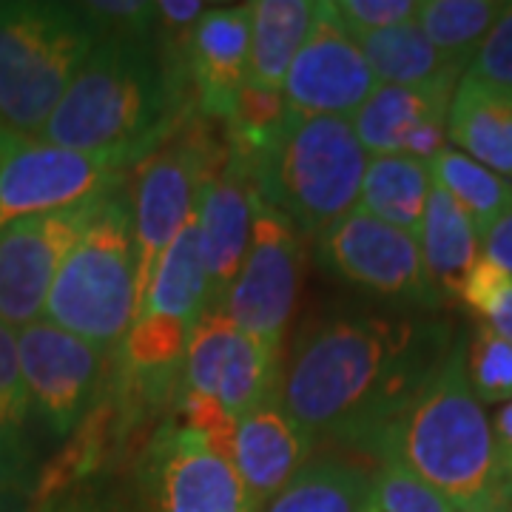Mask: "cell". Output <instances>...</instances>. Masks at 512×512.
<instances>
[{
    "label": "cell",
    "instance_id": "cell-11",
    "mask_svg": "<svg viewBox=\"0 0 512 512\" xmlns=\"http://www.w3.org/2000/svg\"><path fill=\"white\" fill-rule=\"evenodd\" d=\"M316 259L325 271L384 302L441 305L424 274L419 239L359 208L316 239Z\"/></svg>",
    "mask_w": 512,
    "mask_h": 512
},
{
    "label": "cell",
    "instance_id": "cell-41",
    "mask_svg": "<svg viewBox=\"0 0 512 512\" xmlns=\"http://www.w3.org/2000/svg\"><path fill=\"white\" fill-rule=\"evenodd\" d=\"M20 137H15V134H6V131H0V165H3V160H6V154L15 148V143H18Z\"/></svg>",
    "mask_w": 512,
    "mask_h": 512
},
{
    "label": "cell",
    "instance_id": "cell-38",
    "mask_svg": "<svg viewBox=\"0 0 512 512\" xmlns=\"http://www.w3.org/2000/svg\"><path fill=\"white\" fill-rule=\"evenodd\" d=\"M493 439H495V456L498 467L504 473V481L512 490V402H507L498 416L493 419Z\"/></svg>",
    "mask_w": 512,
    "mask_h": 512
},
{
    "label": "cell",
    "instance_id": "cell-19",
    "mask_svg": "<svg viewBox=\"0 0 512 512\" xmlns=\"http://www.w3.org/2000/svg\"><path fill=\"white\" fill-rule=\"evenodd\" d=\"M456 86H387L379 83L353 117V131L367 157H404L410 137L427 123L447 120Z\"/></svg>",
    "mask_w": 512,
    "mask_h": 512
},
{
    "label": "cell",
    "instance_id": "cell-6",
    "mask_svg": "<svg viewBox=\"0 0 512 512\" xmlns=\"http://www.w3.org/2000/svg\"><path fill=\"white\" fill-rule=\"evenodd\" d=\"M46 322L97 348L123 345L137 316V237L131 180L111 191L63 259L49 291Z\"/></svg>",
    "mask_w": 512,
    "mask_h": 512
},
{
    "label": "cell",
    "instance_id": "cell-36",
    "mask_svg": "<svg viewBox=\"0 0 512 512\" xmlns=\"http://www.w3.org/2000/svg\"><path fill=\"white\" fill-rule=\"evenodd\" d=\"M512 282V276L507 271H501L495 262L490 259H478L476 268L470 271V276L464 279V288H461V302L470 308V311H476L478 316H484L487 319V313L493 311L495 302L501 299V293L507 291V285Z\"/></svg>",
    "mask_w": 512,
    "mask_h": 512
},
{
    "label": "cell",
    "instance_id": "cell-37",
    "mask_svg": "<svg viewBox=\"0 0 512 512\" xmlns=\"http://www.w3.org/2000/svg\"><path fill=\"white\" fill-rule=\"evenodd\" d=\"M481 256L495 262L501 271L512 276V205L504 211V217L481 237Z\"/></svg>",
    "mask_w": 512,
    "mask_h": 512
},
{
    "label": "cell",
    "instance_id": "cell-20",
    "mask_svg": "<svg viewBox=\"0 0 512 512\" xmlns=\"http://www.w3.org/2000/svg\"><path fill=\"white\" fill-rule=\"evenodd\" d=\"M447 140L461 154L512 180V94L464 74L447 111Z\"/></svg>",
    "mask_w": 512,
    "mask_h": 512
},
{
    "label": "cell",
    "instance_id": "cell-10",
    "mask_svg": "<svg viewBox=\"0 0 512 512\" xmlns=\"http://www.w3.org/2000/svg\"><path fill=\"white\" fill-rule=\"evenodd\" d=\"M302 279V237L291 222L256 194L251 242L222 313L242 333L279 348L296 311Z\"/></svg>",
    "mask_w": 512,
    "mask_h": 512
},
{
    "label": "cell",
    "instance_id": "cell-18",
    "mask_svg": "<svg viewBox=\"0 0 512 512\" xmlns=\"http://www.w3.org/2000/svg\"><path fill=\"white\" fill-rule=\"evenodd\" d=\"M311 447V436L276 396L237 419L231 464L262 510L305 467Z\"/></svg>",
    "mask_w": 512,
    "mask_h": 512
},
{
    "label": "cell",
    "instance_id": "cell-27",
    "mask_svg": "<svg viewBox=\"0 0 512 512\" xmlns=\"http://www.w3.org/2000/svg\"><path fill=\"white\" fill-rule=\"evenodd\" d=\"M370 476L353 461L319 456L279 490L259 512H365Z\"/></svg>",
    "mask_w": 512,
    "mask_h": 512
},
{
    "label": "cell",
    "instance_id": "cell-43",
    "mask_svg": "<svg viewBox=\"0 0 512 512\" xmlns=\"http://www.w3.org/2000/svg\"><path fill=\"white\" fill-rule=\"evenodd\" d=\"M365 512H373V510H370V504H367V507H365Z\"/></svg>",
    "mask_w": 512,
    "mask_h": 512
},
{
    "label": "cell",
    "instance_id": "cell-35",
    "mask_svg": "<svg viewBox=\"0 0 512 512\" xmlns=\"http://www.w3.org/2000/svg\"><path fill=\"white\" fill-rule=\"evenodd\" d=\"M32 512H128V495L106 481H89L69 493L57 495L52 501L32 507Z\"/></svg>",
    "mask_w": 512,
    "mask_h": 512
},
{
    "label": "cell",
    "instance_id": "cell-12",
    "mask_svg": "<svg viewBox=\"0 0 512 512\" xmlns=\"http://www.w3.org/2000/svg\"><path fill=\"white\" fill-rule=\"evenodd\" d=\"M128 183V171L86 151L20 137L0 165V228L106 197Z\"/></svg>",
    "mask_w": 512,
    "mask_h": 512
},
{
    "label": "cell",
    "instance_id": "cell-29",
    "mask_svg": "<svg viewBox=\"0 0 512 512\" xmlns=\"http://www.w3.org/2000/svg\"><path fill=\"white\" fill-rule=\"evenodd\" d=\"M430 177L433 185H439L441 191H447L461 205V211L473 220L481 237L512 205V180L484 168L458 148L447 146L441 151L430 163Z\"/></svg>",
    "mask_w": 512,
    "mask_h": 512
},
{
    "label": "cell",
    "instance_id": "cell-9",
    "mask_svg": "<svg viewBox=\"0 0 512 512\" xmlns=\"http://www.w3.org/2000/svg\"><path fill=\"white\" fill-rule=\"evenodd\" d=\"M18 362L32 419L49 439L66 441L103 399L114 353L37 319L18 330Z\"/></svg>",
    "mask_w": 512,
    "mask_h": 512
},
{
    "label": "cell",
    "instance_id": "cell-3",
    "mask_svg": "<svg viewBox=\"0 0 512 512\" xmlns=\"http://www.w3.org/2000/svg\"><path fill=\"white\" fill-rule=\"evenodd\" d=\"M365 453L421 478L453 501L458 512H490L512 504V490L495 456L493 424L467 379L464 339Z\"/></svg>",
    "mask_w": 512,
    "mask_h": 512
},
{
    "label": "cell",
    "instance_id": "cell-2",
    "mask_svg": "<svg viewBox=\"0 0 512 512\" xmlns=\"http://www.w3.org/2000/svg\"><path fill=\"white\" fill-rule=\"evenodd\" d=\"M194 111L191 80L165 60L157 37L97 40L37 140L131 171Z\"/></svg>",
    "mask_w": 512,
    "mask_h": 512
},
{
    "label": "cell",
    "instance_id": "cell-28",
    "mask_svg": "<svg viewBox=\"0 0 512 512\" xmlns=\"http://www.w3.org/2000/svg\"><path fill=\"white\" fill-rule=\"evenodd\" d=\"M501 12V0H421L416 23L436 52L467 74Z\"/></svg>",
    "mask_w": 512,
    "mask_h": 512
},
{
    "label": "cell",
    "instance_id": "cell-32",
    "mask_svg": "<svg viewBox=\"0 0 512 512\" xmlns=\"http://www.w3.org/2000/svg\"><path fill=\"white\" fill-rule=\"evenodd\" d=\"M97 40H143L154 37L157 3L148 0H92L80 3Z\"/></svg>",
    "mask_w": 512,
    "mask_h": 512
},
{
    "label": "cell",
    "instance_id": "cell-30",
    "mask_svg": "<svg viewBox=\"0 0 512 512\" xmlns=\"http://www.w3.org/2000/svg\"><path fill=\"white\" fill-rule=\"evenodd\" d=\"M464 367L478 402H512V345L490 325H481L470 342L464 339Z\"/></svg>",
    "mask_w": 512,
    "mask_h": 512
},
{
    "label": "cell",
    "instance_id": "cell-33",
    "mask_svg": "<svg viewBox=\"0 0 512 512\" xmlns=\"http://www.w3.org/2000/svg\"><path fill=\"white\" fill-rule=\"evenodd\" d=\"M419 0H333L342 26L353 37L384 32L419 18Z\"/></svg>",
    "mask_w": 512,
    "mask_h": 512
},
{
    "label": "cell",
    "instance_id": "cell-40",
    "mask_svg": "<svg viewBox=\"0 0 512 512\" xmlns=\"http://www.w3.org/2000/svg\"><path fill=\"white\" fill-rule=\"evenodd\" d=\"M0 512H32L29 495L6 493V490H0Z\"/></svg>",
    "mask_w": 512,
    "mask_h": 512
},
{
    "label": "cell",
    "instance_id": "cell-23",
    "mask_svg": "<svg viewBox=\"0 0 512 512\" xmlns=\"http://www.w3.org/2000/svg\"><path fill=\"white\" fill-rule=\"evenodd\" d=\"M251 15V66L248 83L259 89L282 92L296 52L311 32L313 0H254Z\"/></svg>",
    "mask_w": 512,
    "mask_h": 512
},
{
    "label": "cell",
    "instance_id": "cell-14",
    "mask_svg": "<svg viewBox=\"0 0 512 512\" xmlns=\"http://www.w3.org/2000/svg\"><path fill=\"white\" fill-rule=\"evenodd\" d=\"M106 197L0 228V325L26 328L43 316L63 259Z\"/></svg>",
    "mask_w": 512,
    "mask_h": 512
},
{
    "label": "cell",
    "instance_id": "cell-17",
    "mask_svg": "<svg viewBox=\"0 0 512 512\" xmlns=\"http://www.w3.org/2000/svg\"><path fill=\"white\" fill-rule=\"evenodd\" d=\"M251 66V15L245 6H211L188 43L194 106L208 120L231 123Z\"/></svg>",
    "mask_w": 512,
    "mask_h": 512
},
{
    "label": "cell",
    "instance_id": "cell-31",
    "mask_svg": "<svg viewBox=\"0 0 512 512\" xmlns=\"http://www.w3.org/2000/svg\"><path fill=\"white\" fill-rule=\"evenodd\" d=\"M367 504L373 512H458L439 490L396 464H379L370 476Z\"/></svg>",
    "mask_w": 512,
    "mask_h": 512
},
{
    "label": "cell",
    "instance_id": "cell-25",
    "mask_svg": "<svg viewBox=\"0 0 512 512\" xmlns=\"http://www.w3.org/2000/svg\"><path fill=\"white\" fill-rule=\"evenodd\" d=\"M205 308H208V285H205L200 254V228L194 214L174 237V242L165 248L137 316L154 313L171 322H180L185 328H194Z\"/></svg>",
    "mask_w": 512,
    "mask_h": 512
},
{
    "label": "cell",
    "instance_id": "cell-1",
    "mask_svg": "<svg viewBox=\"0 0 512 512\" xmlns=\"http://www.w3.org/2000/svg\"><path fill=\"white\" fill-rule=\"evenodd\" d=\"M453 345L450 325L433 316L342 313L302 336L282 370L279 402L313 441L365 453Z\"/></svg>",
    "mask_w": 512,
    "mask_h": 512
},
{
    "label": "cell",
    "instance_id": "cell-21",
    "mask_svg": "<svg viewBox=\"0 0 512 512\" xmlns=\"http://www.w3.org/2000/svg\"><path fill=\"white\" fill-rule=\"evenodd\" d=\"M419 248L424 274L441 299L461 296L464 279L481 259V234L447 191L433 185L430 202L419 228Z\"/></svg>",
    "mask_w": 512,
    "mask_h": 512
},
{
    "label": "cell",
    "instance_id": "cell-13",
    "mask_svg": "<svg viewBox=\"0 0 512 512\" xmlns=\"http://www.w3.org/2000/svg\"><path fill=\"white\" fill-rule=\"evenodd\" d=\"M279 348L256 342L222 311H205L188 336L180 393L217 402L239 419L279 396Z\"/></svg>",
    "mask_w": 512,
    "mask_h": 512
},
{
    "label": "cell",
    "instance_id": "cell-7",
    "mask_svg": "<svg viewBox=\"0 0 512 512\" xmlns=\"http://www.w3.org/2000/svg\"><path fill=\"white\" fill-rule=\"evenodd\" d=\"M228 160L214 120L200 111L188 114L157 151L137 165L131 202L137 237V311L163 259L165 248L197 214V202Z\"/></svg>",
    "mask_w": 512,
    "mask_h": 512
},
{
    "label": "cell",
    "instance_id": "cell-39",
    "mask_svg": "<svg viewBox=\"0 0 512 512\" xmlns=\"http://www.w3.org/2000/svg\"><path fill=\"white\" fill-rule=\"evenodd\" d=\"M484 325H490L501 339H507L512 345V282L507 285V291L501 293V299L495 302L493 311L487 313Z\"/></svg>",
    "mask_w": 512,
    "mask_h": 512
},
{
    "label": "cell",
    "instance_id": "cell-16",
    "mask_svg": "<svg viewBox=\"0 0 512 512\" xmlns=\"http://www.w3.org/2000/svg\"><path fill=\"white\" fill-rule=\"evenodd\" d=\"M254 200L256 188L248 168L228 154L222 171L202 188L197 202L200 254L208 285L205 311H222V302L242 268L251 242Z\"/></svg>",
    "mask_w": 512,
    "mask_h": 512
},
{
    "label": "cell",
    "instance_id": "cell-42",
    "mask_svg": "<svg viewBox=\"0 0 512 512\" xmlns=\"http://www.w3.org/2000/svg\"><path fill=\"white\" fill-rule=\"evenodd\" d=\"M490 512H512V504H504V507H495V510Z\"/></svg>",
    "mask_w": 512,
    "mask_h": 512
},
{
    "label": "cell",
    "instance_id": "cell-34",
    "mask_svg": "<svg viewBox=\"0 0 512 512\" xmlns=\"http://www.w3.org/2000/svg\"><path fill=\"white\" fill-rule=\"evenodd\" d=\"M467 74L498 92L512 94V3H504L501 18L484 37Z\"/></svg>",
    "mask_w": 512,
    "mask_h": 512
},
{
    "label": "cell",
    "instance_id": "cell-22",
    "mask_svg": "<svg viewBox=\"0 0 512 512\" xmlns=\"http://www.w3.org/2000/svg\"><path fill=\"white\" fill-rule=\"evenodd\" d=\"M37 473L32 407L18 362V330L0 325V490L32 495Z\"/></svg>",
    "mask_w": 512,
    "mask_h": 512
},
{
    "label": "cell",
    "instance_id": "cell-26",
    "mask_svg": "<svg viewBox=\"0 0 512 512\" xmlns=\"http://www.w3.org/2000/svg\"><path fill=\"white\" fill-rule=\"evenodd\" d=\"M430 191H433L430 163L402 157V154L370 157L356 208L399 231L419 237Z\"/></svg>",
    "mask_w": 512,
    "mask_h": 512
},
{
    "label": "cell",
    "instance_id": "cell-8",
    "mask_svg": "<svg viewBox=\"0 0 512 512\" xmlns=\"http://www.w3.org/2000/svg\"><path fill=\"white\" fill-rule=\"evenodd\" d=\"M128 512H259V507L231 458L180 419H168L140 453Z\"/></svg>",
    "mask_w": 512,
    "mask_h": 512
},
{
    "label": "cell",
    "instance_id": "cell-4",
    "mask_svg": "<svg viewBox=\"0 0 512 512\" xmlns=\"http://www.w3.org/2000/svg\"><path fill=\"white\" fill-rule=\"evenodd\" d=\"M367 160L353 120L288 111L274 140L239 163L248 168L256 194L291 222L299 237L319 239L359 205Z\"/></svg>",
    "mask_w": 512,
    "mask_h": 512
},
{
    "label": "cell",
    "instance_id": "cell-5",
    "mask_svg": "<svg viewBox=\"0 0 512 512\" xmlns=\"http://www.w3.org/2000/svg\"><path fill=\"white\" fill-rule=\"evenodd\" d=\"M94 46L80 3L0 0V131L37 140Z\"/></svg>",
    "mask_w": 512,
    "mask_h": 512
},
{
    "label": "cell",
    "instance_id": "cell-24",
    "mask_svg": "<svg viewBox=\"0 0 512 512\" xmlns=\"http://www.w3.org/2000/svg\"><path fill=\"white\" fill-rule=\"evenodd\" d=\"M356 43L376 83L424 89V86H458V80L464 77L461 69L447 63L436 52V46L427 40L416 20L356 37Z\"/></svg>",
    "mask_w": 512,
    "mask_h": 512
},
{
    "label": "cell",
    "instance_id": "cell-15",
    "mask_svg": "<svg viewBox=\"0 0 512 512\" xmlns=\"http://www.w3.org/2000/svg\"><path fill=\"white\" fill-rule=\"evenodd\" d=\"M376 86L356 37L342 26L333 3H316L311 32L282 86L288 111L296 117L353 120Z\"/></svg>",
    "mask_w": 512,
    "mask_h": 512
}]
</instances>
